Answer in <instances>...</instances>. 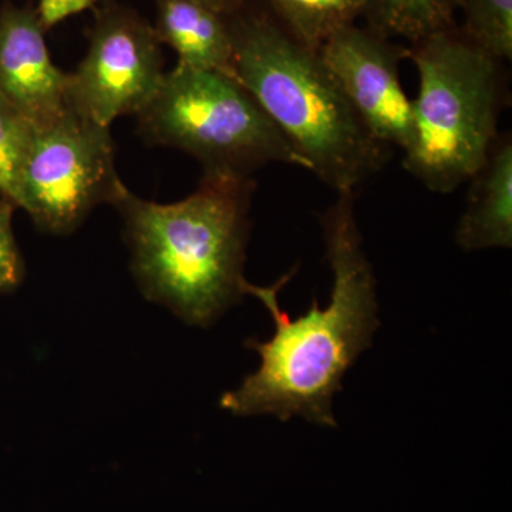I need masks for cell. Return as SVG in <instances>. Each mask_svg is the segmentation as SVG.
Returning <instances> with one entry per match:
<instances>
[{
	"mask_svg": "<svg viewBox=\"0 0 512 512\" xmlns=\"http://www.w3.org/2000/svg\"><path fill=\"white\" fill-rule=\"evenodd\" d=\"M355 200L356 194H338L320 217L333 274L328 308L320 309L313 299L309 311L299 318L282 311L278 293L296 269L272 286L245 285V293L258 298L271 313L275 332L265 342H245L261 357V365L238 389L221 397L222 409L235 416L272 414L281 421L299 416L320 426H338L333 397L357 357L372 346L380 325L376 278L363 251Z\"/></svg>",
	"mask_w": 512,
	"mask_h": 512,
	"instance_id": "1",
	"label": "cell"
},
{
	"mask_svg": "<svg viewBox=\"0 0 512 512\" xmlns=\"http://www.w3.org/2000/svg\"><path fill=\"white\" fill-rule=\"evenodd\" d=\"M254 190V178L204 175L190 197L158 204L121 183L110 204L143 295L201 328L241 301Z\"/></svg>",
	"mask_w": 512,
	"mask_h": 512,
	"instance_id": "2",
	"label": "cell"
},
{
	"mask_svg": "<svg viewBox=\"0 0 512 512\" xmlns=\"http://www.w3.org/2000/svg\"><path fill=\"white\" fill-rule=\"evenodd\" d=\"M235 79L265 111L308 171L338 194H356L390 157L357 116L318 52L261 18L238 20Z\"/></svg>",
	"mask_w": 512,
	"mask_h": 512,
	"instance_id": "3",
	"label": "cell"
},
{
	"mask_svg": "<svg viewBox=\"0 0 512 512\" xmlns=\"http://www.w3.org/2000/svg\"><path fill=\"white\" fill-rule=\"evenodd\" d=\"M409 57L419 96L403 167L430 191L451 194L474 177L497 141L501 62L453 29L413 43Z\"/></svg>",
	"mask_w": 512,
	"mask_h": 512,
	"instance_id": "4",
	"label": "cell"
},
{
	"mask_svg": "<svg viewBox=\"0 0 512 512\" xmlns=\"http://www.w3.org/2000/svg\"><path fill=\"white\" fill-rule=\"evenodd\" d=\"M146 140L200 161L204 175L252 178L268 164H308L235 77L177 64L138 114Z\"/></svg>",
	"mask_w": 512,
	"mask_h": 512,
	"instance_id": "5",
	"label": "cell"
},
{
	"mask_svg": "<svg viewBox=\"0 0 512 512\" xmlns=\"http://www.w3.org/2000/svg\"><path fill=\"white\" fill-rule=\"evenodd\" d=\"M123 183L114 165L110 127L72 106L32 138L16 183L15 204L40 231L69 235Z\"/></svg>",
	"mask_w": 512,
	"mask_h": 512,
	"instance_id": "6",
	"label": "cell"
},
{
	"mask_svg": "<svg viewBox=\"0 0 512 512\" xmlns=\"http://www.w3.org/2000/svg\"><path fill=\"white\" fill-rule=\"evenodd\" d=\"M156 30L137 13L107 5L97 12L89 50L69 74V104L110 127L127 114L141 113L164 79Z\"/></svg>",
	"mask_w": 512,
	"mask_h": 512,
	"instance_id": "7",
	"label": "cell"
},
{
	"mask_svg": "<svg viewBox=\"0 0 512 512\" xmlns=\"http://www.w3.org/2000/svg\"><path fill=\"white\" fill-rule=\"evenodd\" d=\"M318 55L372 136L404 153L412 144L413 109L400 63L409 49L353 23L330 35Z\"/></svg>",
	"mask_w": 512,
	"mask_h": 512,
	"instance_id": "8",
	"label": "cell"
},
{
	"mask_svg": "<svg viewBox=\"0 0 512 512\" xmlns=\"http://www.w3.org/2000/svg\"><path fill=\"white\" fill-rule=\"evenodd\" d=\"M45 33L36 9L0 12V94L33 126L69 107V73L53 63Z\"/></svg>",
	"mask_w": 512,
	"mask_h": 512,
	"instance_id": "9",
	"label": "cell"
},
{
	"mask_svg": "<svg viewBox=\"0 0 512 512\" xmlns=\"http://www.w3.org/2000/svg\"><path fill=\"white\" fill-rule=\"evenodd\" d=\"M154 30L177 53V64L235 77L234 36L220 10L202 0H157Z\"/></svg>",
	"mask_w": 512,
	"mask_h": 512,
	"instance_id": "10",
	"label": "cell"
},
{
	"mask_svg": "<svg viewBox=\"0 0 512 512\" xmlns=\"http://www.w3.org/2000/svg\"><path fill=\"white\" fill-rule=\"evenodd\" d=\"M467 208L456 231L458 247L483 251L512 247V143L497 138L487 160L474 174Z\"/></svg>",
	"mask_w": 512,
	"mask_h": 512,
	"instance_id": "11",
	"label": "cell"
},
{
	"mask_svg": "<svg viewBox=\"0 0 512 512\" xmlns=\"http://www.w3.org/2000/svg\"><path fill=\"white\" fill-rule=\"evenodd\" d=\"M460 0H366L370 30L387 39L416 43L453 29Z\"/></svg>",
	"mask_w": 512,
	"mask_h": 512,
	"instance_id": "12",
	"label": "cell"
},
{
	"mask_svg": "<svg viewBox=\"0 0 512 512\" xmlns=\"http://www.w3.org/2000/svg\"><path fill=\"white\" fill-rule=\"evenodd\" d=\"M284 22L286 32L301 45L318 52L336 30L363 16L366 0H265Z\"/></svg>",
	"mask_w": 512,
	"mask_h": 512,
	"instance_id": "13",
	"label": "cell"
},
{
	"mask_svg": "<svg viewBox=\"0 0 512 512\" xmlns=\"http://www.w3.org/2000/svg\"><path fill=\"white\" fill-rule=\"evenodd\" d=\"M464 36L498 62L512 57V0H460Z\"/></svg>",
	"mask_w": 512,
	"mask_h": 512,
	"instance_id": "14",
	"label": "cell"
},
{
	"mask_svg": "<svg viewBox=\"0 0 512 512\" xmlns=\"http://www.w3.org/2000/svg\"><path fill=\"white\" fill-rule=\"evenodd\" d=\"M33 127L35 126L0 94V198L12 204Z\"/></svg>",
	"mask_w": 512,
	"mask_h": 512,
	"instance_id": "15",
	"label": "cell"
},
{
	"mask_svg": "<svg viewBox=\"0 0 512 512\" xmlns=\"http://www.w3.org/2000/svg\"><path fill=\"white\" fill-rule=\"evenodd\" d=\"M15 205L0 198V295L12 293L25 278V261L13 234Z\"/></svg>",
	"mask_w": 512,
	"mask_h": 512,
	"instance_id": "16",
	"label": "cell"
},
{
	"mask_svg": "<svg viewBox=\"0 0 512 512\" xmlns=\"http://www.w3.org/2000/svg\"><path fill=\"white\" fill-rule=\"evenodd\" d=\"M96 0H39L36 12L46 30L92 9Z\"/></svg>",
	"mask_w": 512,
	"mask_h": 512,
	"instance_id": "17",
	"label": "cell"
},
{
	"mask_svg": "<svg viewBox=\"0 0 512 512\" xmlns=\"http://www.w3.org/2000/svg\"><path fill=\"white\" fill-rule=\"evenodd\" d=\"M202 2L207 3V5L212 6V8L220 10L224 15H231L232 12H235L241 5L242 0H202Z\"/></svg>",
	"mask_w": 512,
	"mask_h": 512,
	"instance_id": "18",
	"label": "cell"
}]
</instances>
